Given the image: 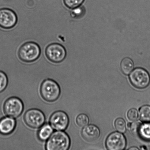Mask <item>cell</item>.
<instances>
[{"label": "cell", "mask_w": 150, "mask_h": 150, "mask_svg": "<svg viewBox=\"0 0 150 150\" xmlns=\"http://www.w3.org/2000/svg\"><path fill=\"white\" fill-rule=\"evenodd\" d=\"M53 133V129L48 124H44L38 131V137L40 140L45 142L48 140Z\"/></svg>", "instance_id": "cell-13"}, {"label": "cell", "mask_w": 150, "mask_h": 150, "mask_svg": "<svg viewBox=\"0 0 150 150\" xmlns=\"http://www.w3.org/2000/svg\"><path fill=\"white\" fill-rule=\"evenodd\" d=\"M84 0H64V5L70 9H73L80 6Z\"/></svg>", "instance_id": "cell-21"}, {"label": "cell", "mask_w": 150, "mask_h": 150, "mask_svg": "<svg viewBox=\"0 0 150 150\" xmlns=\"http://www.w3.org/2000/svg\"><path fill=\"white\" fill-rule=\"evenodd\" d=\"M85 11L84 7L79 6L76 8H73L70 13V15H71V17L73 18H81L84 15Z\"/></svg>", "instance_id": "cell-17"}, {"label": "cell", "mask_w": 150, "mask_h": 150, "mask_svg": "<svg viewBox=\"0 0 150 150\" xmlns=\"http://www.w3.org/2000/svg\"><path fill=\"white\" fill-rule=\"evenodd\" d=\"M115 126L117 131L121 133H124L126 131V124L123 119L119 118L115 122Z\"/></svg>", "instance_id": "cell-19"}, {"label": "cell", "mask_w": 150, "mask_h": 150, "mask_svg": "<svg viewBox=\"0 0 150 150\" xmlns=\"http://www.w3.org/2000/svg\"><path fill=\"white\" fill-rule=\"evenodd\" d=\"M69 119L67 113L62 111L55 112L50 119V124L53 129L57 131H64L68 127Z\"/></svg>", "instance_id": "cell-8"}, {"label": "cell", "mask_w": 150, "mask_h": 150, "mask_svg": "<svg viewBox=\"0 0 150 150\" xmlns=\"http://www.w3.org/2000/svg\"><path fill=\"white\" fill-rule=\"evenodd\" d=\"M8 83V79L7 75L2 71H0V93L7 88Z\"/></svg>", "instance_id": "cell-20"}, {"label": "cell", "mask_w": 150, "mask_h": 150, "mask_svg": "<svg viewBox=\"0 0 150 150\" xmlns=\"http://www.w3.org/2000/svg\"><path fill=\"white\" fill-rule=\"evenodd\" d=\"M23 119L25 123L32 129L39 128L45 124V115L38 109L33 108L28 110L25 113Z\"/></svg>", "instance_id": "cell-4"}, {"label": "cell", "mask_w": 150, "mask_h": 150, "mask_svg": "<svg viewBox=\"0 0 150 150\" xmlns=\"http://www.w3.org/2000/svg\"><path fill=\"white\" fill-rule=\"evenodd\" d=\"M100 134L99 129L94 125L85 126L81 132L82 137L88 142H94L97 140L99 138Z\"/></svg>", "instance_id": "cell-12"}, {"label": "cell", "mask_w": 150, "mask_h": 150, "mask_svg": "<svg viewBox=\"0 0 150 150\" xmlns=\"http://www.w3.org/2000/svg\"><path fill=\"white\" fill-rule=\"evenodd\" d=\"M142 123L139 121H135L131 125L130 129L132 134L138 136L139 128Z\"/></svg>", "instance_id": "cell-22"}, {"label": "cell", "mask_w": 150, "mask_h": 150, "mask_svg": "<svg viewBox=\"0 0 150 150\" xmlns=\"http://www.w3.org/2000/svg\"><path fill=\"white\" fill-rule=\"evenodd\" d=\"M40 93L45 101L54 102L59 98L61 93V88L55 81L52 79H46L41 85Z\"/></svg>", "instance_id": "cell-3"}, {"label": "cell", "mask_w": 150, "mask_h": 150, "mask_svg": "<svg viewBox=\"0 0 150 150\" xmlns=\"http://www.w3.org/2000/svg\"><path fill=\"white\" fill-rule=\"evenodd\" d=\"M138 136L145 140H150V123L141 125Z\"/></svg>", "instance_id": "cell-15"}, {"label": "cell", "mask_w": 150, "mask_h": 150, "mask_svg": "<svg viewBox=\"0 0 150 150\" xmlns=\"http://www.w3.org/2000/svg\"><path fill=\"white\" fill-rule=\"evenodd\" d=\"M70 139L65 132L58 131L53 133L47 140L45 149L47 150H67L70 148Z\"/></svg>", "instance_id": "cell-1"}, {"label": "cell", "mask_w": 150, "mask_h": 150, "mask_svg": "<svg viewBox=\"0 0 150 150\" xmlns=\"http://www.w3.org/2000/svg\"><path fill=\"white\" fill-rule=\"evenodd\" d=\"M131 83L135 87L142 89L147 87L150 83V76L146 70L141 68L135 69L129 76Z\"/></svg>", "instance_id": "cell-7"}, {"label": "cell", "mask_w": 150, "mask_h": 150, "mask_svg": "<svg viewBox=\"0 0 150 150\" xmlns=\"http://www.w3.org/2000/svg\"><path fill=\"white\" fill-rule=\"evenodd\" d=\"M131 124L130 123H128L127 124V127H130V126H131Z\"/></svg>", "instance_id": "cell-24"}, {"label": "cell", "mask_w": 150, "mask_h": 150, "mask_svg": "<svg viewBox=\"0 0 150 150\" xmlns=\"http://www.w3.org/2000/svg\"><path fill=\"white\" fill-rule=\"evenodd\" d=\"M17 122L14 118L10 117H3L0 120V134L4 135L11 134L14 131Z\"/></svg>", "instance_id": "cell-11"}, {"label": "cell", "mask_w": 150, "mask_h": 150, "mask_svg": "<svg viewBox=\"0 0 150 150\" xmlns=\"http://www.w3.org/2000/svg\"><path fill=\"white\" fill-rule=\"evenodd\" d=\"M139 116L140 120L146 123L150 122V106L144 105L141 107L139 110Z\"/></svg>", "instance_id": "cell-16"}, {"label": "cell", "mask_w": 150, "mask_h": 150, "mask_svg": "<svg viewBox=\"0 0 150 150\" xmlns=\"http://www.w3.org/2000/svg\"><path fill=\"white\" fill-rule=\"evenodd\" d=\"M41 48L36 42H28L23 44L19 48L18 55L23 62L32 63L36 61L40 57Z\"/></svg>", "instance_id": "cell-2"}, {"label": "cell", "mask_w": 150, "mask_h": 150, "mask_svg": "<svg viewBox=\"0 0 150 150\" xmlns=\"http://www.w3.org/2000/svg\"><path fill=\"white\" fill-rule=\"evenodd\" d=\"M120 68L123 74L129 75L134 68V64L131 59L125 58L123 59L121 62Z\"/></svg>", "instance_id": "cell-14"}, {"label": "cell", "mask_w": 150, "mask_h": 150, "mask_svg": "<svg viewBox=\"0 0 150 150\" xmlns=\"http://www.w3.org/2000/svg\"><path fill=\"white\" fill-rule=\"evenodd\" d=\"M17 14L11 9H0V27L4 29L13 28L17 24Z\"/></svg>", "instance_id": "cell-9"}, {"label": "cell", "mask_w": 150, "mask_h": 150, "mask_svg": "<svg viewBox=\"0 0 150 150\" xmlns=\"http://www.w3.org/2000/svg\"><path fill=\"white\" fill-rule=\"evenodd\" d=\"M127 117L131 121H136L139 117V113L137 110L134 108L129 110L127 112Z\"/></svg>", "instance_id": "cell-23"}, {"label": "cell", "mask_w": 150, "mask_h": 150, "mask_svg": "<svg viewBox=\"0 0 150 150\" xmlns=\"http://www.w3.org/2000/svg\"><path fill=\"white\" fill-rule=\"evenodd\" d=\"M67 51L61 44L53 43L48 45L45 50V54L50 61L55 64L62 62L67 56Z\"/></svg>", "instance_id": "cell-6"}, {"label": "cell", "mask_w": 150, "mask_h": 150, "mask_svg": "<svg viewBox=\"0 0 150 150\" xmlns=\"http://www.w3.org/2000/svg\"><path fill=\"white\" fill-rule=\"evenodd\" d=\"M131 149V150H133V149L138 150V149H138V148H137L134 147L133 148H130V149Z\"/></svg>", "instance_id": "cell-25"}, {"label": "cell", "mask_w": 150, "mask_h": 150, "mask_svg": "<svg viewBox=\"0 0 150 150\" xmlns=\"http://www.w3.org/2000/svg\"><path fill=\"white\" fill-rule=\"evenodd\" d=\"M89 122V119L87 116L85 114H81L78 116L76 118V123L80 127L86 126Z\"/></svg>", "instance_id": "cell-18"}, {"label": "cell", "mask_w": 150, "mask_h": 150, "mask_svg": "<svg viewBox=\"0 0 150 150\" xmlns=\"http://www.w3.org/2000/svg\"><path fill=\"white\" fill-rule=\"evenodd\" d=\"M126 138L120 132L111 134L106 141L107 149L110 150H122L126 148Z\"/></svg>", "instance_id": "cell-10"}, {"label": "cell", "mask_w": 150, "mask_h": 150, "mask_svg": "<svg viewBox=\"0 0 150 150\" xmlns=\"http://www.w3.org/2000/svg\"><path fill=\"white\" fill-rule=\"evenodd\" d=\"M3 109L6 115L16 118L20 117L23 113L24 105L20 98L12 97L8 98L4 102Z\"/></svg>", "instance_id": "cell-5"}]
</instances>
